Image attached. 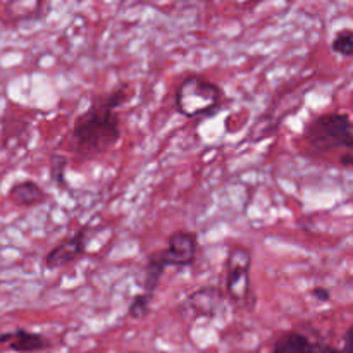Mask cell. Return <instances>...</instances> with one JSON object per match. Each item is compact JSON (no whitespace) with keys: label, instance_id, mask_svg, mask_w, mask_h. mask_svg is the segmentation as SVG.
Segmentation results:
<instances>
[{"label":"cell","instance_id":"obj_2","mask_svg":"<svg viewBox=\"0 0 353 353\" xmlns=\"http://www.w3.org/2000/svg\"><path fill=\"white\" fill-rule=\"evenodd\" d=\"M199 255V236L193 231H174L168 238V248L152 252L145 268L143 293L154 296L161 278L169 268H190Z\"/></svg>","mask_w":353,"mask_h":353},{"label":"cell","instance_id":"obj_16","mask_svg":"<svg viewBox=\"0 0 353 353\" xmlns=\"http://www.w3.org/2000/svg\"><path fill=\"white\" fill-rule=\"evenodd\" d=\"M341 164L343 165H353V155L352 154H347L341 157Z\"/></svg>","mask_w":353,"mask_h":353},{"label":"cell","instance_id":"obj_14","mask_svg":"<svg viewBox=\"0 0 353 353\" xmlns=\"http://www.w3.org/2000/svg\"><path fill=\"white\" fill-rule=\"evenodd\" d=\"M312 295L316 296L319 302H330L331 300V292L327 288H324V286H316V288H312Z\"/></svg>","mask_w":353,"mask_h":353},{"label":"cell","instance_id":"obj_4","mask_svg":"<svg viewBox=\"0 0 353 353\" xmlns=\"http://www.w3.org/2000/svg\"><path fill=\"white\" fill-rule=\"evenodd\" d=\"M223 90L203 76H186L176 90V110L185 117H200L217 109Z\"/></svg>","mask_w":353,"mask_h":353},{"label":"cell","instance_id":"obj_9","mask_svg":"<svg viewBox=\"0 0 353 353\" xmlns=\"http://www.w3.org/2000/svg\"><path fill=\"white\" fill-rule=\"evenodd\" d=\"M316 345L302 333L283 334L271 353H316Z\"/></svg>","mask_w":353,"mask_h":353},{"label":"cell","instance_id":"obj_12","mask_svg":"<svg viewBox=\"0 0 353 353\" xmlns=\"http://www.w3.org/2000/svg\"><path fill=\"white\" fill-rule=\"evenodd\" d=\"M152 299H154V296L147 295V293L143 292L134 295L133 300H131L130 307H128V314H130V317H133V319H143V317H147L148 312H150Z\"/></svg>","mask_w":353,"mask_h":353},{"label":"cell","instance_id":"obj_3","mask_svg":"<svg viewBox=\"0 0 353 353\" xmlns=\"http://www.w3.org/2000/svg\"><path fill=\"white\" fill-rule=\"evenodd\" d=\"M303 138L317 152L353 150V121L348 114L326 112L307 124Z\"/></svg>","mask_w":353,"mask_h":353},{"label":"cell","instance_id":"obj_6","mask_svg":"<svg viewBox=\"0 0 353 353\" xmlns=\"http://www.w3.org/2000/svg\"><path fill=\"white\" fill-rule=\"evenodd\" d=\"M86 254V228L76 231V234L69 240L61 241L55 245L45 257V268L47 269H61L68 264L74 262L76 259L83 257Z\"/></svg>","mask_w":353,"mask_h":353},{"label":"cell","instance_id":"obj_10","mask_svg":"<svg viewBox=\"0 0 353 353\" xmlns=\"http://www.w3.org/2000/svg\"><path fill=\"white\" fill-rule=\"evenodd\" d=\"M331 50L343 57H353V31L348 28L338 31L331 40Z\"/></svg>","mask_w":353,"mask_h":353},{"label":"cell","instance_id":"obj_15","mask_svg":"<svg viewBox=\"0 0 353 353\" xmlns=\"http://www.w3.org/2000/svg\"><path fill=\"white\" fill-rule=\"evenodd\" d=\"M340 353H353V326L345 333L343 338V350Z\"/></svg>","mask_w":353,"mask_h":353},{"label":"cell","instance_id":"obj_8","mask_svg":"<svg viewBox=\"0 0 353 353\" xmlns=\"http://www.w3.org/2000/svg\"><path fill=\"white\" fill-rule=\"evenodd\" d=\"M9 196L21 207H33L47 200V193L34 181H19L10 188Z\"/></svg>","mask_w":353,"mask_h":353},{"label":"cell","instance_id":"obj_1","mask_svg":"<svg viewBox=\"0 0 353 353\" xmlns=\"http://www.w3.org/2000/svg\"><path fill=\"white\" fill-rule=\"evenodd\" d=\"M126 99V86L92 97L90 105L85 112L79 114L72 128L76 154L85 159H93L119 143L121 124L116 109L123 105Z\"/></svg>","mask_w":353,"mask_h":353},{"label":"cell","instance_id":"obj_5","mask_svg":"<svg viewBox=\"0 0 353 353\" xmlns=\"http://www.w3.org/2000/svg\"><path fill=\"white\" fill-rule=\"evenodd\" d=\"M250 248H230L226 257V292L236 305L254 309L255 295L252 288Z\"/></svg>","mask_w":353,"mask_h":353},{"label":"cell","instance_id":"obj_7","mask_svg":"<svg viewBox=\"0 0 353 353\" xmlns=\"http://www.w3.org/2000/svg\"><path fill=\"white\" fill-rule=\"evenodd\" d=\"M0 345H7L17 353H33L50 348V341L40 333L28 330H14L0 334Z\"/></svg>","mask_w":353,"mask_h":353},{"label":"cell","instance_id":"obj_11","mask_svg":"<svg viewBox=\"0 0 353 353\" xmlns=\"http://www.w3.org/2000/svg\"><path fill=\"white\" fill-rule=\"evenodd\" d=\"M216 302H217V292L214 288H209L205 302H199V300L193 299V296L190 295V299L186 300V305L192 307L193 314H205V316H214V314H216Z\"/></svg>","mask_w":353,"mask_h":353},{"label":"cell","instance_id":"obj_13","mask_svg":"<svg viewBox=\"0 0 353 353\" xmlns=\"http://www.w3.org/2000/svg\"><path fill=\"white\" fill-rule=\"evenodd\" d=\"M65 169H68V159L64 155H52L50 159V178L59 188H65L68 181H65Z\"/></svg>","mask_w":353,"mask_h":353}]
</instances>
